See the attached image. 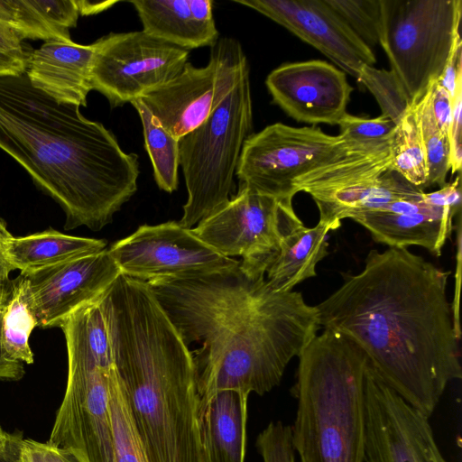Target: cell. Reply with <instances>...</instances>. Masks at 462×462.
<instances>
[{"label": "cell", "instance_id": "6da1fadb", "mask_svg": "<svg viewBox=\"0 0 462 462\" xmlns=\"http://www.w3.org/2000/svg\"><path fill=\"white\" fill-rule=\"evenodd\" d=\"M449 274L407 248L373 249L315 306L320 327L355 342L381 380L429 418L462 377Z\"/></svg>", "mask_w": 462, "mask_h": 462}, {"label": "cell", "instance_id": "7a4b0ae2", "mask_svg": "<svg viewBox=\"0 0 462 462\" xmlns=\"http://www.w3.org/2000/svg\"><path fill=\"white\" fill-rule=\"evenodd\" d=\"M190 351L199 402L222 390L263 395L321 328L298 291L236 267L146 282Z\"/></svg>", "mask_w": 462, "mask_h": 462}, {"label": "cell", "instance_id": "3957f363", "mask_svg": "<svg viewBox=\"0 0 462 462\" xmlns=\"http://www.w3.org/2000/svg\"><path fill=\"white\" fill-rule=\"evenodd\" d=\"M0 149L61 207L66 230H101L137 190L138 156L79 106L35 88L25 72L0 76Z\"/></svg>", "mask_w": 462, "mask_h": 462}, {"label": "cell", "instance_id": "277c9868", "mask_svg": "<svg viewBox=\"0 0 462 462\" xmlns=\"http://www.w3.org/2000/svg\"><path fill=\"white\" fill-rule=\"evenodd\" d=\"M113 366L150 462H201L191 353L146 282L123 273L98 298Z\"/></svg>", "mask_w": 462, "mask_h": 462}, {"label": "cell", "instance_id": "5b68a950", "mask_svg": "<svg viewBox=\"0 0 462 462\" xmlns=\"http://www.w3.org/2000/svg\"><path fill=\"white\" fill-rule=\"evenodd\" d=\"M298 357L294 452L300 462H364L366 356L324 328Z\"/></svg>", "mask_w": 462, "mask_h": 462}, {"label": "cell", "instance_id": "8992f818", "mask_svg": "<svg viewBox=\"0 0 462 462\" xmlns=\"http://www.w3.org/2000/svg\"><path fill=\"white\" fill-rule=\"evenodd\" d=\"M253 134L249 65L222 103L179 139L188 199L179 222L192 228L230 199L245 140Z\"/></svg>", "mask_w": 462, "mask_h": 462}, {"label": "cell", "instance_id": "52a82bcc", "mask_svg": "<svg viewBox=\"0 0 462 462\" xmlns=\"http://www.w3.org/2000/svg\"><path fill=\"white\" fill-rule=\"evenodd\" d=\"M380 45L410 104L438 81L459 34L461 0H381Z\"/></svg>", "mask_w": 462, "mask_h": 462}, {"label": "cell", "instance_id": "ba28073f", "mask_svg": "<svg viewBox=\"0 0 462 462\" xmlns=\"http://www.w3.org/2000/svg\"><path fill=\"white\" fill-rule=\"evenodd\" d=\"M365 150L374 149L347 143L341 135L328 134L319 127L275 123L245 140L236 175L241 188L292 201L296 185L304 177Z\"/></svg>", "mask_w": 462, "mask_h": 462}, {"label": "cell", "instance_id": "9c48e42d", "mask_svg": "<svg viewBox=\"0 0 462 462\" xmlns=\"http://www.w3.org/2000/svg\"><path fill=\"white\" fill-rule=\"evenodd\" d=\"M300 191L311 196L319 222L332 230L340 227L344 218L424 192L392 170L389 145L358 151L316 170L297 183L296 192Z\"/></svg>", "mask_w": 462, "mask_h": 462}, {"label": "cell", "instance_id": "30bf717a", "mask_svg": "<svg viewBox=\"0 0 462 462\" xmlns=\"http://www.w3.org/2000/svg\"><path fill=\"white\" fill-rule=\"evenodd\" d=\"M302 224L292 201L239 187L236 195L190 229L220 254L241 256L244 270L265 274V263L282 238Z\"/></svg>", "mask_w": 462, "mask_h": 462}, {"label": "cell", "instance_id": "8fae6325", "mask_svg": "<svg viewBox=\"0 0 462 462\" xmlns=\"http://www.w3.org/2000/svg\"><path fill=\"white\" fill-rule=\"evenodd\" d=\"M248 66L241 44L218 39L202 68L187 62L171 80L143 95L141 101L177 139L200 125L222 103Z\"/></svg>", "mask_w": 462, "mask_h": 462}, {"label": "cell", "instance_id": "7c38bea8", "mask_svg": "<svg viewBox=\"0 0 462 462\" xmlns=\"http://www.w3.org/2000/svg\"><path fill=\"white\" fill-rule=\"evenodd\" d=\"M91 88L111 107L141 97L177 76L189 51L142 31L111 32L96 41Z\"/></svg>", "mask_w": 462, "mask_h": 462}, {"label": "cell", "instance_id": "4fadbf2b", "mask_svg": "<svg viewBox=\"0 0 462 462\" xmlns=\"http://www.w3.org/2000/svg\"><path fill=\"white\" fill-rule=\"evenodd\" d=\"M108 252L121 273L146 282L218 273L240 263L220 254L177 221L140 226Z\"/></svg>", "mask_w": 462, "mask_h": 462}, {"label": "cell", "instance_id": "5bb4252c", "mask_svg": "<svg viewBox=\"0 0 462 462\" xmlns=\"http://www.w3.org/2000/svg\"><path fill=\"white\" fill-rule=\"evenodd\" d=\"M112 369L68 362L65 394L47 442L68 450L78 462H116L109 414Z\"/></svg>", "mask_w": 462, "mask_h": 462}, {"label": "cell", "instance_id": "9a60e30c", "mask_svg": "<svg viewBox=\"0 0 462 462\" xmlns=\"http://www.w3.org/2000/svg\"><path fill=\"white\" fill-rule=\"evenodd\" d=\"M365 462H448L429 417L406 402L368 365L365 375Z\"/></svg>", "mask_w": 462, "mask_h": 462}, {"label": "cell", "instance_id": "2e32d148", "mask_svg": "<svg viewBox=\"0 0 462 462\" xmlns=\"http://www.w3.org/2000/svg\"><path fill=\"white\" fill-rule=\"evenodd\" d=\"M120 273L106 248L21 275L38 327L53 328L60 327L79 308L97 300Z\"/></svg>", "mask_w": 462, "mask_h": 462}, {"label": "cell", "instance_id": "e0dca14e", "mask_svg": "<svg viewBox=\"0 0 462 462\" xmlns=\"http://www.w3.org/2000/svg\"><path fill=\"white\" fill-rule=\"evenodd\" d=\"M285 27L358 79L364 66L376 62L373 51L346 24L326 0H234Z\"/></svg>", "mask_w": 462, "mask_h": 462}, {"label": "cell", "instance_id": "ac0fdd59", "mask_svg": "<svg viewBox=\"0 0 462 462\" xmlns=\"http://www.w3.org/2000/svg\"><path fill=\"white\" fill-rule=\"evenodd\" d=\"M265 85L290 117L310 125H337L353 91L345 72L319 60L282 64L270 72Z\"/></svg>", "mask_w": 462, "mask_h": 462}, {"label": "cell", "instance_id": "d6986e66", "mask_svg": "<svg viewBox=\"0 0 462 462\" xmlns=\"http://www.w3.org/2000/svg\"><path fill=\"white\" fill-rule=\"evenodd\" d=\"M459 212L431 201L423 192L380 209L358 213L351 219L368 230L377 243L399 248L418 245L440 256L453 229V217Z\"/></svg>", "mask_w": 462, "mask_h": 462}, {"label": "cell", "instance_id": "ffe728a7", "mask_svg": "<svg viewBox=\"0 0 462 462\" xmlns=\"http://www.w3.org/2000/svg\"><path fill=\"white\" fill-rule=\"evenodd\" d=\"M96 49V42L45 41L32 51L25 73L35 88L57 102L86 106Z\"/></svg>", "mask_w": 462, "mask_h": 462}, {"label": "cell", "instance_id": "44dd1931", "mask_svg": "<svg viewBox=\"0 0 462 462\" xmlns=\"http://www.w3.org/2000/svg\"><path fill=\"white\" fill-rule=\"evenodd\" d=\"M143 31L189 51L219 39L211 0H133Z\"/></svg>", "mask_w": 462, "mask_h": 462}, {"label": "cell", "instance_id": "7402d4cb", "mask_svg": "<svg viewBox=\"0 0 462 462\" xmlns=\"http://www.w3.org/2000/svg\"><path fill=\"white\" fill-rule=\"evenodd\" d=\"M248 393L217 392L198 405L201 462H245Z\"/></svg>", "mask_w": 462, "mask_h": 462}, {"label": "cell", "instance_id": "603a6c76", "mask_svg": "<svg viewBox=\"0 0 462 462\" xmlns=\"http://www.w3.org/2000/svg\"><path fill=\"white\" fill-rule=\"evenodd\" d=\"M331 230L330 226L319 222L312 227L302 224L289 232L265 263V279L270 286L290 291L315 277L317 264L328 254V234Z\"/></svg>", "mask_w": 462, "mask_h": 462}, {"label": "cell", "instance_id": "cb8c5ba5", "mask_svg": "<svg viewBox=\"0 0 462 462\" xmlns=\"http://www.w3.org/2000/svg\"><path fill=\"white\" fill-rule=\"evenodd\" d=\"M79 15V0H0V23L23 40L70 41Z\"/></svg>", "mask_w": 462, "mask_h": 462}, {"label": "cell", "instance_id": "d4e9b609", "mask_svg": "<svg viewBox=\"0 0 462 462\" xmlns=\"http://www.w3.org/2000/svg\"><path fill=\"white\" fill-rule=\"evenodd\" d=\"M106 241L75 236L49 228L24 236H13L6 255L22 275L106 249Z\"/></svg>", "mask_w": 462, "mask_h": 462}, {"label": "cell", "instance_id": "484cf974", "mask_svg": "<svg viewBox=\"0 0 462 462\" xmlns=\"http://www.w3.org/2000/svg\"><path fill=\"white\" fill-rule=\"evenodd\" d=\"M59 328L65 337L68 362L85 361L106 368L113 366L110 337L98 299L74 311Z\"/></svg>", "mask_w": 462, "mask_h": 462}, {"label": "cell", "instance_id": "4316f807", "mask_svg": "<svg viewBox=\"0 0 462 462\" xmlns=\"http://www.w3.org/2000/svg\"><path fill=\"white\" fill-rule=\"evenodd\" d=\"M36 327L38 324L28 300L25 281L20 274L10 280L2 316L1 343L9 360L27 365L33 363L29 340Z\"/></svg>", "mask_w": 462, "mask_h": 462}, {"label": "cell", "instance_id": "83f0119b", "mask_svg": "<svg viewBox=\"0 0 462 462\" xmlns=\"http://www.w3.org/2000/svg\"><path fill=\"white\" fill-rule=\"evenodd\" d=\"M131 104L138 112L143 125L144 145L152 164L156 184L159 189L171 193L179 185V139L160 125L140 98Z\"/></svg>", "mask_w": 462, "mask_h": 462}, {"label": "cell", "instance_id": "f1b7e54d", "mask_svg": "<svg viewBox=\"0 0 462 462\" xmlns=\"http://www.w3.org/2000/svg\"><path fill=\"white\" fill-rule=\"evenodd\" d=\"M417 103L410 105L396 125L389 142V154L392 170L423 190L426 188L427 171L417 117Z\"/></svg>", "mask_w": 462, "mask_h": 462}, {"label": "cell", "instance_id": "f546056e", "mask_svg": "<svg viewBox=\"0 0 462 462\" xmlns=\"http://www.w3.org/2000/svg\"><path fill=\"white\" fill-rule=\"evenodd\" d=\"M109 414L116 462H150L114 366L109 384Z\"/></svg>", "mask_w": 462, "mask_h": 462}, {"label": "cell", "instance_id": "4dcf8cb0", "mask_svg": "<svg viewBox=\"0 0 462 462\" xmlns=\"http://www.w3.org/2000/svg\"><path fill=\"white\" fill-rule=\"evenodd\" d=\"M433 84V83H432ZM417 117L425 155L426 188L443 187L450 171L448 137L438 126L431 107V86L417 103Z\"/></svg>", "mask_w": 462, "mask_h": 462}, {"label": "cell", "instance_id": "1f68e13d", "mask_svg": "<svg viewBox=\"0 0 462 462\" xmlns=\"http://www.w3.org/2000/svg\"><path fill=\"white\" fill-rule=\"evenodd\" d=\"M354 33L372 50L380 45L381 0H326Z\"/></svg>", "mask_w": 462, "mask_h": 462}, {"label": "cell", "instance_id": "d6a6232c", "mask_svg": "<svg viewBox=\"0 0 462 462\" xmlns=\"http://www.w3.org/2000/svg\"><path fill=\"white\" fill-rule=\"evenodd\" d=\"M357 79L373 93L381 107L382 115L397 125L411 104L393 74L365 65Z\"/></svg>", "mask_w": 462, "mask_h": 462}, {"label": "cell", "instance_id": "836d02e7", "mask_svg": "<svg viewBox=\"0 0 462 462\" xmlns=\"http://www.w3.org/2000/svg\"><path fill=\"white\" fill-rule=\"evenodd\" d=\"M341 137L347 143L366 149H376L389 144L396 125L381 115L365 118L346 114L337 124Z\"/></svg>", "mask_w": 462, "mask_h": 462}, {"label": "cell", "instance_id": "e575fe53", "mask_svg": "<svg viewBox=\"0 0 462 462\" xmlns=\"http://www.w3.org/2000/svg\"><path fill=\"white\" fill-rule=\"evenodd\" d=\"M263 462H295L291 428L282 421H271L256 439Z\"/></svg>", "mask_w": 462, "mask_h": 462}, {"label": "cell", "instance_id": "d590c367", "mask_svg": "<svg viewBox=\"0 0 462 462\" xmlns=\"http://www.w3.org/2000/svg\"><path fill=\"white\" fill-rule=\"evenodd\" d=\"M32 51L15 32L0 23V76L26 72Z\"/></svg>", "mask_w": 462, "mask_h": 462}, {"label": "cell", "instance_id": "8d00e7d4", "mask_svg": "<svg viewBox=\"0 0 462 462\" xmlns=\"http://www.w3.org/2000/svg\"><path fill=\"white\" fill-rule=\"evenodd\" d=\"M462 79L457 82L452 98V116L448 132L450 171H460L462 162L461 129H462Z\"/></svg>", "mask_w": 462, "mask_h": 462}, {"label": "cell", "instance_id": "74e56055", "mask_svg": "<svg viewBox=\"0 0 462 462\" xmlns=\"http://www.w3.org/2000/svg\"><path fill=\"white\" fill-rule=\"evenodd\" d=\"M22 453L25 462H78L68 450L31 439H23Z\"/></svg>", "mask_w": 462, "mask_h": 462}, {"label": "cell", "instance_id": "f35d334b", "mask_svg": "<svg viewBox=\"0 0 462 462\" xmlns=\"http://www.w3.org/2000/svg\"><path fill=\"white\" fill-rule=\"evenodd\" d=\"M431 107L438 126L448 137L452 116V97L438 81L431 85Z\"/></svg>", "mask_w": 462, "mask_h": 462}, {"label": "cell", "instance_id": "ab89813d", "mask_svg": "<svg viewBox=\"0 0 462 462\" xmlns=\"http://www.w3.org/2000/svg\"><path fill=\"white\" fill-rule=\"evenodd\" d=\"M10 279L0 281V380L18 381L24 375V366L21 362L9 360L2 348L1 324L5 304L9 291Z\"/></svg>", "mask_w": 462, "mask_h": 462}, {"label": "cell", "instance_id": "60d3db41", "mask_svg": "<svg viewBox=\"0 0 462 462\" xmlns=\"http://www.w3.org/2000/svg\"><path fill=\"white\" fill-rule=\"evenodd\" d=\"M461 39L458 38L455 43L452 53L444 69V71L438 80L453 98L457 82L462 79V55Z\"/></svg>", "mask_w": 462, "mask_h": 462}, {"label": "cell", "instance_id": "b9f144b4", "mask_svg": "<svg viewBox=\"0 0 462 462\" xmlns=\"http://www.w3.org/2000/svg\"><path fill=\"white\" fill-rule=\"evenodd\" d=\"M22 433H7L4 444L0 445V462H25L23 457Z\"/></svg>", "mask_w": 462, "mask_h": 462}, {"label": "cell", "instance_id": "7bdbcfd3", "mask_svg": "<svg viewBox=\"0 0 462 462\" xmlns=\"http://www.w3.org/2000/svg\"><path fill=\"white\" fill-rule=\"evenodd\" d=\"M457 271H456V291L455 296L453 300V303L451 304V310H452V318H453V324L456 330V333L457 337L460 338L461 336V329H460V323H459V289H460V277H461V225L460 221L457 225Z\"/></svg>", "mask_w": 462, "mask_h": 462}, {"label": "cell", "instance_id": "ee69618b", "mask_svg": "<svg viewBox=\"0 0 462 462\" xmlns=\"http://www.w3.org/2000/svg\"><path fill=\"white\" fill-rule=\"evenodd\" d=\"M13 236L5 222L0 218V281L9 280V275L14 271L6 255L7 243Z\"/></svg>", "mask_w": 462, "mask_h": 462}, {"label": "cell", "instance_id": "f6af8a7d", "mask_svg": "<svg viewBox=\"0 0 462 462\" xmlns=\"http://www.w3.org/2000/svg\"><path fill=\"white\" fill-rule=\"evenodd\" d=\"M116 2H91V1H79L80 15H91L104 11L110 7Z\"/></svg>", "mask_w": 462, "mask_h": 462}, {"label": "cell", "instance_id": "bcb514c9", "mask_svg": "<svg viewBox=\"0 0 462 462\" xmlns=\"http://www.w3.org/2000/svg\"><path fill=\"white\" fill-rule=\"evenodd\" d=\"M7 437V433L3 430V429L0 426V445L4 444Z\"/></svg>", "mask_w": 462, "mask_h": 462}]
</instances>
